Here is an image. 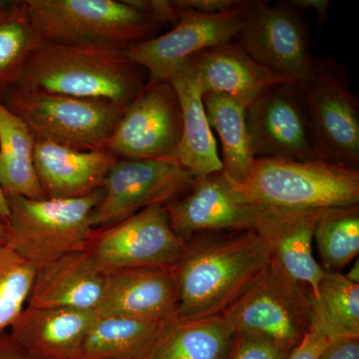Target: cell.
I'll return each mask as SVG.
<instances>
[{"instance_id":"6da1fadb","label":"cell","mask_w":359,"mask_h":359,"mask_svg":"<svg viewBox=\"0 0 359 359\" xmlns=\"http://www.w3.org/2000/svg\"><path fill=\"white\" fill-rule=\"evenodd\" d=\"M271 263L266 240L257 231H209L186 241L175 264L180 320L222 316Z\"/></svg>"},{"instance_id":"7a4b0ae2","label":"cell","mask_w":359,"mask_h":359,"mask_svg":"<svg viewBox=\"0 0 359 359\" xmlns=\"http://www.w3.org/2000/svg\"><path fill=\"white\" fill-rule=\"evenodd\" d=\"M148 79L147 71L125 51L41 42L13 87L107 101L126 108Z\"/></svg>"},{"instance_id":"3957f363","label":"cell","mask_w":359,"mask_h":359,"mask_svg":"<svg viewBox=\"0 0 359 359\" xmlns=\"http://www.w3.org/2000/svg\"><path fill=\"white\" fill-rule=\"evenodd\" d=\"M233 186L252 204L271 211H327L359 205L358 170L323 161L256 158L247 178Z\"/></svg>"},{"instance_id":"277c9868","label":"cell","mask_w":359,"mask_h":359,"mask_svg":"<svg viewBox=\"0 0 359 359\" xmlns=\"http://www.w3.org/2000/svg\"><path fill=\"white\" fill-rule=\"evenodd\" d=\"M42 42L127 51L164 23L133 0H26Z\"/></svg>"},{"instance_id":"5b68a950","label":"cell","mask_w":359,"mask_h":359,"mask_svg":"<svg viewBox=\"0 0 359 359\" xmlns=\"http://www.w3.org/2000/svg\"><path fill=\"white\" fill-rule=\"evenodd\" d=\"M102 189L75 199L6 197L7 245L37 269L82 250Z\"/></svg>"},{"instance_id":"8992f818","label":"cell","mask_w":359,"mask_h":359,"mask_svg":"<svg viewBox=\"0 0 359 359\" xmlns=\"http://www.w3.org/2000/svg\"><path fill=\"white\" fill-rule=\"evenodd\" d=\"M0 100L26 123L36 138L80 150H102L125 109L107 101L18 87L9 89Z\"/></svg>"},{"instance_id":"52a82bcc","label":"cell","mask_w":359,"mask_h":359,"mask_svg":"<svg viewBox=\"0 0 359 359\" xmlns=\"http://www.w3.org/2000/svg\"><path fill=\"white\" fill-rule=\"evenodd\" d=\"M222 316L235 332H249L294 349L311 330V289L269 263Z\"/></svg>"},{"instance_id":"ba28073f","label":"cell","mask_w":359,"mask_h":359,"mask_svg":"<svg viewBox=\"0 0 359 359\" xmlns=\"http://www.w3.org/2000/svg\"><path fill=\"white\" fill-rule=\"evenodd\" d=\"M242 26L235 41L259 65L290 78L302 88L316 57L309 52L308 26L289 1L271 4L242 0Z\"/></svg>"},{"instance_id":"9c48e42d","label":"cell","mask_w":359,"mask_h":359,"mask_svg":"<svg viewBox=\"0 0 359 359\" xmlns=\"http://www.w3.org/2000/svg\"><path fill=\"white\" fill-rule=\"evenodd\" d=\"M185 245L186 241L172 230L166 205H159L119 223L92 229L82 250L108 273L125 269L175 266Z\"/></svg>"},{"instance_id":"30bf717a","label":"cell","mask_w":359,"mask_h":359,"mask_svg":"<svg viewBox=\"0 0 359 359\" xmlns=\"http://www.w3.org/2000/svg\"><path fill=\"white\" fill-rule=\"evenodd\" d=\"M318 161L359 166V106L346 80L330 61L316 57L313 74L302 88Z\"/></svg>"},{"instance_id":"8fae6325","label":"cell","mask_w":359,"mask_h":359,"mask_svg":"<svg viewBox=\"0 0 359 359\" xmlns=\"http://www.w3.org/2000/svg\"><path fill=\"white\" fill-rule=\"evenodd\" d=\"M182 137L178 96L169 81L148 82L123 111L102 150L117 159L173 161Z\"/></svg>"},{"instance_id":"7c38bea8","label":"cell","mask_w":359,"mask_h":359,"mask_svg":"<svg viewBox=\"0 0 359 359\" xmlns=\"http://www.w3.org/2000/svg\"><path fill=\"white\" fill-rule=\"evenodd\" d=\"M193 175L173 161L117 159L92 212V228L111 226L153 205H167L192 184Z\"/></svg>"},{"instance_id":"4fadbf2b","label":"cell","mask_w":359,"mask_h":359,"mask_svg":"<svg viewBox=\"0 0 359 359\" xmlns=\"http://www.w3.org/2000/svg\"><path fill=\"white\" fill-rule=\"evenodd\" d=\"M166 210L172 230L184 241L209 231H257L271 211L243 197L223 171L194 179Z\"/></svg>"},{"instance_id":"5bb4252c","label":"cell","mask_w":359,"mask_h":359,"mask_svg":"<svg viewBox=\"0 0 359 359\" xmlns=\"http://www.w3.org/2000/svg\"><path fill=\"white\" fill-rule=\"evenodd\" d=\"M250 146L256 158L316 160L304 92L294 85L271 87L247 108Z\"/></svg>"},{"instance_id":"9a60e30c","label":"cell","mask_w":359,"mask_h":359,"mask_svg":"<svg viewBox=\"0 0 359 359\" xmlns=\"http://www.w3.org/2000/svg\"><path fill=\"white\" fill-rule=\"evenodd\" d=\"M177 11L178 22L171 30L125 51L147 71L148 82L168 81L180 66L196 54L235 40L242 26L241 6L217 14Z\"/></svg>"},{"instance_id":"2e32d148","label":"cell","mask_w":359,"mask_h":359,"mask_svg":"<svg viewBox=\"0 0 359 359\" xmlns=\"http://www.w3.org/2000/svg\"><path fill=\"white\" fill-rule=\"evenodd\" d=\"M178 285L172 266L119 269L106 273L102 301L96 313L145 320L177 318Z\"/></svg>"},{"instance_id":"e0dca14e","label":"cell","mask_w":359,"mask_h":359,"mask_svg":"<svg viewBox=\"0 0 359 359\" xmlns=\"http://www.w3.org/2000/svg\"><path fill=\"white\" fill-rule=\"evenodd\" d=\"M199 81L202 93L224 94L249 107L271 87L294 80L257 63L235 41L212 47L184 63Z\"/></svg>"},{"instance_id":"ac0fdd59","label":"cell","mask_w":359,"mask_h":359,"mask_svg":"<svg viewBox=\"0 0 359 359\" xmlns=\"http://www.w3.org/2000/svg\"><path fill=\"white\" fill-rule=\"evenodd\" d=\"M117 158L35 137L34 167L47 199H75L102 189Z\"/></svg>"},{"instance_id":"d6986e66","label":"cell","mask_w":359,"mask_h":359,"mask_svg":"<svg viewBox=\"0 0 359 359\" xmlns=\"http://www.w3.org/2000/svg\"><path fill=\"white\" fill-rule=\"evenodd\" d=\"M96 318L95 311L25 306L8 334L32 359H76Z\"/></svg>"},{"instance_id":"ffe728a7","label":"cell","mask_w":359,"mask_h":359,"mask_svg":"<svg viewBox=\"0 0 359 359\" xmlns=\"http://www.w3.org/2000/svg\"><path fill=\"white\" fill-rule=\"evenodd\" d=\"M105 283L106 273L89 255L75 250L37 269L26 306L96 311Z\"/></svg>"},{"instance_id":"44dd1931","label":"cell","mask_w":359,"mask_h":359,"mask_svg":"<svg viewBox=\"0 0 359 359\" xmlns=\"http://www.w3.org/2000/svg\"><path fill=\"white\" fill-rule=\"evenodd\" d=\"M325 212L269 211L257 230L268 243L271 263L313 294L327 273L314 257L313 247L316 224Z\"/></svg>"},{"instance_id":"7402d4cb","label":"cell","mask_w":359,"mask_h":359,"mask_svg":"<svg viewBox=\"0 0 359 359\" xmlns=\"http://www.w3.org/2000/svg\"><path fill=\"white\" fill-rule=\"evenodd\" d=\"M168 81L176 91L181 106L182 137L177 163L195 178L223 171L197 78L183 65Z\"/></svg>"},{"instance_id":"603a6c76","label":"cell","mask_w":359,"mask_h":359,"mask_svg":"<svg viewBox=\"0 0 359 359\" xmlns=\"http://www.w3.org/2000/svg\"><path fill=\"white\" fill-rule=\"evenodd\" d=\"M236 332L223 316L172 318L140 359H231Z\"/></svg>"},{"instance_id":"cb8c5ba5","label":"cell","mask_w":359,"mask_h":359,"mask_svg":"<svg viewBox=\"0 0 359 359\" xmlns=\"http://www.w3.org/2000/svg\"><path fill=\"white\" fill-rule=\"evenodd\" d=\"M35 137L0 100V188L6 197L46 199L34 167Z\"/></svg>"},{"instance_id":"d4e9b609","label":"cell","mask_w":359,"mask_h":359,"mask_svg":"<svg viewBox=\"0 0 359 359\" xmlns=\"http://www.w3.org/2000/svg\"><path fill=\"white\" fill-rule=\"evenodd\" d=\"M171 320L97 314L76 359H140Z\"/></svg>"},{"instance_id":"484cf974","label":"cell","mask_w":359,"mask_h":359,"mask_svg":"<svg viewBox=\"0 0 359 359\" xmlns=\"http://www.w3.org/2000/svg\"><path fill=\"white\" fill-rule=\"evenodd\" d=\"M203 102L211 128L219 137L224 174L231 183H242L256 160L248 131L247 107L212 92L203 93Z\"/></svg>"},{"instance_id":"4316f807","label":"cell","mask_w":359,"mask_h":359,"mask_svg":"<svg viewBox=\"0 0 359 359\" xmlns=\"http://www.w3.org/2000/svg\"><path fill=\"white\" fill-rule=\"evenodd\" d=\"M311 330L330 341L359 337V285L347 280L344 273L327 271L318 290H311Z\"/></svg>"},{"instance_id":"83f0119b","label":"cell","mask_w":359,"mask_h":359,"mask_svg":"<svg viewBox=\"0 0 359 359\" xmlns=\"http://www.w3.org/2000/svg\"><path fill=\"white\" fill-rule=\"evenodd\" d=\"M41 39L26 0H0V99L20 81Z\"/></svg>"},{"instance_id":"f1b7e54d","label":"cell","mask_w":359,"mask_h":359,"mask_svg":"<svg viewBox=\"0 0 359 359\" xmlns=\"http://www.w3.org/2000/svg\"><path fill=\"white\" fill-rule=\"evenodd\" d=\"M314 242L325 271L342 273L359 254V205L323 212L316 224Z\"/></svg>"},{"instance_id":"f546056e","label":"cell","mask_w":359,"mask_h":359,"mask_svg":"<svg viewBox=\"0 0 359 359\" xmlns=\"http://www.w3.org/2000/svg\"><path fill=\"white\" fill-rule=\"evenodd\" d=\"M36 271L8 245H0V334L11 330L25 309Z\"/></svg>"},{"instance_id":"4dcf8cb0","label":"cell","mask_w":359,"mask_h":359,"mask_svg":"<svg viewBox=\"0 0 359 359\" xmlns=\"http://www.w3.org/2000/svg\"><path fill=\"white\" fill-rule=\"evenodd\" d=\"M292 351L261 335L236 332L231 359H289Z\"/></svg>"},{"instance_id":"1f68e13d","label":"cell","mask_w":359,"mask_h":359,"mask_svg":"<svg viewBox=\"0 0 359 359\" xmlns=\"http://www.w3.org/2000/svg\"><path fill=\"white\" fill-rule=\"evenodd\" d=\"M242 0H172L177 11L202 14L228 13L238 8Z\"/></svg>"},{"instance_id":"d6a6232c","label":"cell","mask_w":359,"mask_h":359,"mask_svg":"<svg viewBox=\"0 0 359 359\" xmlns=\"http://www.w3.org/2000/svg\"><path fill=\"white\" fill-rule=\"evenodd\" d=\"M330 340L318 330H311L290 353L289 359H318Z\"/></svg>"},{"instance_id":"836d02e7","label":"cell","mask_w":359,"mask_h":359,"mask_svg":"<svg viewBox=\"0 0 359 359\" xmlns=\"http://www.w3.org/2000/svg\"><path fill=\"white\" fill-rule=\"evenodd\" d=\"M318 359H359V337L332 340Z\"/></svg>"},{"instance_id":"e575fe53","label":"cell","mask_w":359,"mask_h":359,"mask_svg":"<svg viewBox=\"0 0 359 359\" xmlns=\"http://www.w3.org/2000/svg\"><path fill=\"white\" fill-rule=\"evenodd\" d=\"M289 2L301 13L306 11H314V13H316V18H318L320 27H323V23L330 16V8L332 6V2L328 1V0H290Z\"/></svg>"},{"instance_id":"d590c367","label":"cell","mask_w":359,"mask_h":359,"mask_svg":"<svg viewBox=\"0 0 359 359\" xmlns=\"http://www.w3.org/2000/svg\"><path fill=\"white\" fill-rule=\"evenodd\" d=\"M0 359H32L8 334H0Z\"/></svg>"},{"instance_id":"8d00e7d4","label":"cell","mask_w":359,"mask_h":359,"mask_svg":"<svg viewBox=\"0 0 359 359\" xmlns=\"http://www.w3.org/2000/svg\"><path fill=\"white\" fill-rule=\"evenodd\" d=\"M344 275L349 282L359 285V261L358 259L353 262L351 269L346 273H344Z\"/></svg>"},{"instance_id":"74e56055","label":"cell","mask_w":359,"mask_h":359,"mask_svg":"<svg viewBox=\"0 0 359 359\" xmlns=\"http://www.w3.org/2000/svg\"><path fill=\"white\" fill-rule=\"evenodd\" d=\"M7 237H8V231H7L6 219L0 215V245H7Z\"/></svg>"},{"instance_id":"f35d334b","label":"cell","mask_w":359,"mask_h":359,"mask_svg":"<svg viewBox=\"0 0 359 359\" xmlns=\"http://www.w3.org/2000/svg\"><path fill=\"white\" fill-rule=\"evenodd\" d=\"M0 215L6 219L8 216V204H7V199L0 188Z\"/></svg>"}]
</instances>
